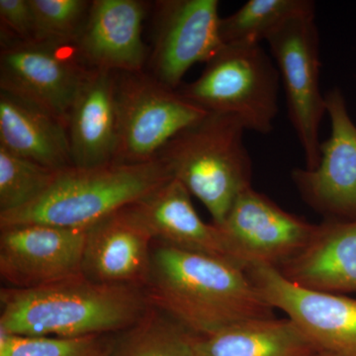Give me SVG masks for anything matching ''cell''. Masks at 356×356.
<instances>
[{"instance_id":"6da1fadb","label":"cell","mask_w":356,"mask_h":356,"mask_svg":"<svg viewBox=\"0 0 356 356\" xmlns=\"http://www.w3.org/2000/svg\"><path fill=\"white\" fill-rule=\"evenodd\" d=\"M145 291L152 307L193 336H209L245 321L275 317L247 269L165 243H154Z\"/></svg>"},{"instance_id":"7a4b0ae2","label":"cell","mask_w":356,"mask_h":356,"mask_svg":"<svg viewBox=\"0 0 356 356\" xmlns=\"http://www.w3.org/2000/svg\"><path fill=\"white\" fill-rule=\"evenodd\" d=\"M145 288L103 284L83 275L33 289L0 291V330L15 336L118 334L151 308Z\"/></svg>"},{"instance_id":"3957f363","label":"cell","mask_w":356,"mask_h":356,"mask_svg":"<svg viewBox=\"0 0 356 356\" xmlns=\"http://www.w3.org/2000/svg\"><path fill=\"white\" fill-rule=\"evenodd\" d=\"M172 178L159 159L136 165L72 166L60 170L53 184L36 200L13 212L0 213V229L43 224L88 229Z\"/></svg>"},{"instance_id":"277c9868","label":"cell","mask_w":356,"mask_h":356,"mask_svg":"<svg viewBox=\"0 0 356 356\" xmlns=\"http://www.w3.org/2000/svg\"><path fill=\"white\" fill-rule=\"evenodd\" d=\"M245 131L236 117L208 113L178 133L156 158L205 206L218 227L241 192L252 186Z\"/></svg>"},{"instance_id":"5b68a950","label":"cell","mask_w":356,"mask_h":356,"mask_svg":"<svg viewBox=\"0 0 356 356\" xmlns=\"http://www.w3.org/2000/svg\"><path fill=\"white\" fill-rule=\"evenodd\" d=\"M280 74L261 44L222 46L178 93L207 113L231 115L245 130L269 134L278 114Z\"/></svg>"},{"instance_id":"8992f818","label":"cell","mask_w":356,"mask_h":356,"mask_svg":"<svg viewBox=\"0 0 356 356\" xmlns=\"http://www.w3.org/2000/svg\"><path fill=\"white\" fill-rule=\"evenodd\" d=\"M118 143L115 163H149L207 112L144 72L117 74Z\"/></svg>"},{"instance_id":"52a82bcc","label":"cell","mask_w":356,"mask_h":356,"mask_svg":"<svg viewBox=\"0 0 356 356\" xmlns=\"http://www.w3.org/2000/svg\"><path fill=\"white\" fill-rule=\"evenodd\" d=\"M315 20L316 14L295 18L267 40L308 170L317 168L320 161L318 132L327 115L320 89V37Z\"/></svg>"},{"instance_id":"ba28073f","label":"cell","mask_w":356,"mask_h":356,"mask_svg":"<svg viewBox=\"0 0 356 356\" xmlns=\"http://www.w3.org/2000/svg\"><path fill=\"white\" fill-rule=\"evenodd\" d=\"M90 70L76 44L7 42L0 53V91L46 110L67 125Z\"/></svg>"},{"instance_id":"9c48e42d","label":"cell","mask_w":356,"mask_h":356,"mask_svg":"<svg viewBox=\"0 0 356 356\" xmlns=\"http://www.w3.org/2000/svg\"><path fill=\"white\" fill-rule=\"evenodd\" d=\"M316 226L250 186L241 192L219 228L229 259L247 269L278 268L306 247Z\"/></svg>"},{"instance_id":"30bf717a","label":"cell","mask_w":356,"mask_h":356,"mask_svg":"<svg viewBox=\"0 0 356 356\" xmlns=\"http://www.w3.org/2000/svg\"><path fill=\"white\" fill-rule=\"evenodd\" d=\"M247 271L267 303L286 314L318 350L356 356L355 298L300 286L276 267L254 266Z\"/></svg>"},{"instance_id":"8fae6325","label":"cell","mask_w":356,"mask_h":356,"mask_svg":"<svg viewBox=\"0 0 356 356\" xmlns=\"http://www.w3.org/2000/svg\"><path fill=\"white\" fill-rule=\"evenodd\" d=\"M88 229L43 224L0 229V276L6 286L33 289L83 275Z\"/></svg>"},{"instance_id":"7c38bea8","label":"cell","mask_w":356,"mask_h":356,"mask_svg":"<svg viewBox=\"0 0 356 356\" xmlns=\"http://www.w3.org/2000/svg\"><path fill=\"white\" fill-rule=\"evenodd\" d=\"M331 135L321 144L317 168H295L292 179L302 198L327 219H356V125L343 91L325 95Z\"/></svg>"},{"instance_id":"4fadbf2b","label":"cell","mask_w":356,"mask_h":356,"mask_svg":"<svg viewBox=\"0 0 356 356\" xmlns=\"http://www.w3.org/2000/svg\"><path fill=\"white\" fill-rule=\"evenodd\" d=\"M218 0L156 2L152 76L177 90L187 70L209 62L222 48Z\"/></svg>"},{"instance_id":"5bb4252c","label":"cell","mask_w":356,"mask_h":356,"mask_svg":"<svg viewBox=\"0 0 356 356\" xmlns=\"http://www.w3.org/2000/svg\"><path fill=\"white\" fill-rule=\"evenodd\" d=\"M146 2L93 0L76 41V50L89 69L116 74L142 72L147 64L143 41Z\"/></svg>"},{"instance_id":"9a60e30c","label":"cell","mask_w":356,"mask_h":356,"mask_svg":"<svg viewBox=\"0 0 356 356\" xmlns=\"http://www.w3.org/2000/svg\"><path fill=\"white\" fill-rule=\"evenodd\" d=\"M154 240L124 208L88 229L83 275L103 284L146 286Z\"/></svg>"},{"instance_id":"2e32d148","label":"cell","mask_w":356,"mask_h":356,"mask_svg":"<svg viewBox=\"0 0 356 356\" xmlns=\"http://www.w3.org/2000/svg\"><path fill=\"white\" fill-rule=\"evenodd\" d=\"M117 74L90 70L67 119L70 153L76 168L115 163L118 143Z\"/></svg>"},{"instance_id":"e0dca14e","label":"cell","mask_w":356,"mask_h":356,"mask_svg":"<svg viewBox=\"0 0 356 356\" xmlns=\"http://www.w3.org/2000/svg\"><path fill=\"white\" fill-rule=\"evenodd\" d=\"M128 208L154 242L232 261L221 229L201 219L191 193L177 179L172 178Z\"/></svg>"},{"instance_id":"ac0fdd59","label":"cell","mask_w":356,"mask_h":356,"mask_svg":"<svg viewBox=\"0 0 356 356\" xmlns=\"http://www.w3.org/2000/svg\"><path fill=\"white\" fill-rule=\"evenodd\" d=\"M277 269L309 289L356 293V219H325L316 226L306 247Z\"/></svg>"},{"instance_id":"d6986e66","label":"cell","mask_w":356,"mask_h":356,"mask_svg":"<svg viewBox=\"0 0 356 356\" xmlns=\"http://www.w3.org/2000/svg\"><path fill=\"white\" fill-rule=\"evenodd\" d=\"M0 147L51 170L74 166L64 122L4 91H0Z\"/></svg>"},{"instance_id":"ffe728a7","label":"cell","mask_w":356,"mask_h":356,"mask_svg":"<svg viewBox=\"0 0 356 356\" xmlns=\"http://www.w3.org/2000/svg\"><path fill=\"white\" fill-rule=\"evenodd\" d=\"M193 356H315L320 353L288 318L248 320L209 334L191 336Z\"/></svg>"},{"instance_id":"44dd1931","label":"cell","mask_w":356,"mask_h":356,"mask_svg":"<svg viewBox=\"0 0 356 356\" xmlns=\"http://www.w3.org/2000/svg\"><path fill=\"white\" fill-rule=\"evenodd\" d=\"M316 14L312 0H248L220 21L224 46H257L289 21Z\"/></svg>"},{"instance_id":"7402d4cb","label":"cell","mask_w":356,"mask_h":356,"mask_svg":"<svg viewBox=\"0 0 356 356\" xmlns=\"http://www.w3.org/2000/svg\"><path fill=\"white\" fill-rule=\"evenodd\" d=\"M191 332L151 307L135 324L115 334L105 356H193Z\"/></svg>"},{"instance_id":"603a6c76","label":"cell","mask_w":356,"mask_h":356,"mask_svg":"<svg viewBox=\"0 0 356 356\" xmlns=\"http://www.w3.org/2000/svg\"><path fill=\"white\" fill-rule=\"evenodd\" d=\"M58 172L0 147V213L13 212L36 200Z\"/></svg>"},{"instance_id":"cb8c5ba5","label":"cell","mask_w":356,"mask_h":356,"mask_svg":"<svg viewBox=\"0 0 356 356\" xmlns=\"http://www.w3.org/2000/svg\"><path fill=\"white\" fill-rule=\"evenodd\" d=\"M115 334L27 337L15 336L0 330V356H105Z\"/></svg>"},{"instance_id":"d4e9b609","label":"cell","mask_w":356,"mask_h":356,"mask_svg":"<svg viewBox=\"0 0 356 356\" xmlns=\"http://www.w3.org/2000/svg\"><path fill=\"white\" fill-rule=\"evenodd\" d=\"M34 20V41L76 44L91 1L29 0Z\"/></svg>"},{"instance_id":"484cf974","label":"cell","mask_w":356,"mask_h":356,"mask_svg":"<svg viewBox=\"0 0 356 356\" xmlns=\"http://www.w3.org/2000/svg\"><path fill=\"white\" fill-rule=\"evenodd\" d=\"M1 44L34 41V20L29 0H0Z\"/></svg>"},{"instance_id":"4316f807","label":"cell","mask_w":356,"mask_h":356,"mask_svg":"<svg viewBox=\"0 0 356 356\" xmlns=\"http://www.w3.org/2000/svg\"><path fill=\"white\" fill-rule=\"evenodd\" d=\"M315 356H339V355H334V353H325V351H320V353H318V355H316Z\"/></svg>"}]
</instances>
